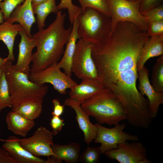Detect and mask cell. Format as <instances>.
Masks as SVG:
<instances>
[{
    "mask_svg": "<svg viewBox=\"0 0 163 163\" xmlns=\"http://www.w3.org/2000/svg\"><path fill=\"white\" fill-rule=\"evenodd\" d=\"M57 7L59 10L62 9L67 10L69 19L71 24L77 19L82 11L81 8L74 4L72 0H61Z\"/></svg>",
    "mask_w": 163,
    "mask_h": 163,
    "instance_id": "cell-28",
    "label": "cell"
},
{
    "mask_svg": "<svg viewBox=\"0 0 163 163\" xmlns=\"http://www.w3.org/2000/svg\"><path fill=\"white\" fill-rule=\"evenodd\" d=\"M52 131L44 126H40L30 137L19 139L20 145L33 155L38 157L54 155L51 145L54 144Z\"/></svg>",
    "mask_w": 163,
    "mask_h": 163,
    "instance_id": "cell-11",
    "label": "cell"
},
{
    "mask_svg": "<svg viewBox=\"0 0 163 163\" xmlns=\"http://www.w3.org/2000/svg\"><path fill=\"white\" fill-rule=\"evenodd\" d=\"M72 31L66 44V47L61 59L57 63L58 66L62 69L64 72L71 77L72 63V58L75 50L78 40L80 39L78 34V30L79 23L77 19L73 22L72 25Z\"/></svg>",
    "mask_w": 163,
    "mask_h": 163,
    "instance_id": "cell-19",
    "label": "cell"
},
{
    "mask_svg": "<svg viewBox=\"0 0 163 163\" xmlns=\"http://www.w3.org/2000/svg\"><path fill=\"white\" fill-rule=\"evenodd\" d=\"M3 69L2 68H0V78L1 75L2 74V73L3 72Z\"/></svg>",
    "mask_w": 163,
    "mask_h": 163,
    "instance_id": "cell-40",
    "label": "cell"
},
{
    "mask_svg": "<svg viewBox=\"0 0 163 163\" xmlns=\"http://www.w3.org/2000/svg\"><path fill=\"white\" fill-rule=\"evenodd\" d=\"M6 107H11L8 85L4 69L0 78V112Z\"/></svg>",
    "mask_w": 163,
    "mask_h": 163,
    "instance_id": "cell-26",
    "label": "cell"
},
{
    "mask_svg": "<svg viewBox=\"0 0 163 163\" xmlns=\"http://www.w3.org/2000/svg\"><path fill=\"white\" fill-rule=\"evenodd\" d=\"M82 80L80 84L70 89L69 93V97L81 105L105 87L97 80L87 78Z\"/></svg>",
    "mask_w": 163,
    "mask_h": 163,
    "instance_id": "cell-18",
    "label": "cell"
},
{
    "mask_svg": "<svg viewBox=\"0 0 163 163\" xmlns=\"http://www.w3.org/2000/svg\"><path fill=\"white\" fill-rule=\"evenodd\" d=\"M60 69L55 63L38 72H30L28 78L39 85L50 83L60 94H65L67 89H71L77 84Z\"/></svg>",
    "mask_w": 163,
    "mask_h": 163,
    "instance_id": "cell-9",
    "label": "cell"
},
{
    "mask_svg": "<svg viewBox=\"0 0 163 163\" xmlns=\"http://www.w3.org/2000/svg\"><path fill=\"white\" fill-rule=\"evenodd\" d=\"M141 14L148 24L152 22L163 20V6L162 4L148 10Z\"/></svg>",
    "mask_w": 163,
    "mask_h": 163,
    "instance_id": "cell-31",
    "label": "cell"
},
{
    "mask_svg": "<svg viewBox=\"0 0 163 163\" xmlns=\"http://www.w3.org/2000/svg\"><path fill=\"white\" fill-rule=\"evenodd\" d=\"M101 154L100 147H88L81 154L79 161L84 163H98Z\"/></svg>",
    "mask_w": 163,
    "mask_h": 163,
    "instance_id": "cell-29",
    "label": "cell"
},
{
    "mask_svg": "<svg viewBox=\"0 0 163 163\" xmlns=\"http://www.w3.org/2000/svg\"><path fill=\"white\" fill-rule=\"evenodd\" d=\"M4 19L3 15L0 10V24L4 22Z\"/></svg>",
    "mask_w": 163,
    "mask_h": 163,
    "instance_id": "cell-39",
    "label": "cell"
},
{
    "mask_svg": "<svg viewBox=\"0 0 163 163\" xmlns=\"http://www.w3.org/2000/svg\"><path fill=\"white\" fill-rule=\"evenodd\" d=\"M92 44L81 39L77 42L71 71L78 78H91L99 81L97 71L91 55Z\"/></svg>",
    "mask_w": 163,
    "mask_h": 163,
    "instance_id": "cell-7",
    "label": "cell"
},
{
    "mask_svg": "<svg viewBox=\"0 0 163 163\" xmlns=\"http://www.w3.org/2000/svg\"><path fill=\"white\" fill-rule=\"evenodd\" d=\"M32 6L34 14L37 15L36 21L39 30L45 26L46 19L49 14L52 13L56 14L59 11L55 0H47Z\"/></svg>",
    "mask_w": 163,
    "mask_h": 163,
    "instance_id": "cell-23",
    "label": "cell"
},
{
    "mask_svg": "<svg viewBox=\"0 0 163 163\" xmlns=\"http://www.w3.org/2000/svg\"><path fill=\"white\" fill-rule=\"evenodd\" d=\"M110 12V31L117 24L127 21L134 23L148 30V24L139 10L140 0H107Z\"/></svg>",
    "mask_w": 163,
    "mask_h": 163,
    "instance_id": "cell-6",
    "label": "cell"
},
{
    "mask_svg": "<svg viewBox=\"0 0 163 163\" xmlns=\"http://www.w3.org/2000/svg\"><path fill=\"white\" fill-rule=\"evenodd\" d=\"M163 53V34L150 37L140 51L137 64L138 73L149 59L161 55Z\"/></svg>",
    "mask_w": 163,
    "mask_h": 163,
    "instance_id": "cell-20",
    "label": "cell"
},
{
    "mask_svg": "<svg viewBox=\"0 0 163 163\" xmlns=\"http://www.w3.org/2000/svg\"><path fill=\"white\" fill-rule=\"evenodd\" d=\"M51 147L54 155L48 157L45 163H61L62 161L66 163L79 162L81 148L79 143L73 142L66 145L54 143Z\"/></svg>",
    "mask_w": 163,
    "mask_h": 163,
    "instance_id": "cell-14",
    "label": "cell"
},
{
    "mask_svg": "<svg viewBox=\"0 0 163 163\" xmlns=\"http://www.w3.org/2000/svg\"><path fill=\"white\" fill-rule=\"evenodd\" d=\"M3 0H0V3Z\"/></svg>",
    "mask_w": 163,
    "mask_h": 163,
    "instance_id": "cell-41",
    "label": "cell"
},
{
    "mask_svg": "<svg viewBox=\"0 0 163 163\" xmlns=\"http://www.w3.org/2000/svg\"><path fill=\"white\" fill-rule=\"evenodd\" d=\"M12 65V61L8 59L3 68L8 85L11 108L28 101L43 102L48 86L31 81L27 75L13 69Z\"/></svg>",
    "mask_w": 163,
    "mask_h": 163,
    "instance_id": "cell-4",
    "label": "cell"
},
{
    "mask_svg": "<svg viewBox=\"0 0 163 163\" xmlns=\"http://www.w3.org/2000/svg\"><path fill=\"white\" fill-rule=\"evenodd\" d=\"M18 137L10 136L2 145V148L8 152L17 163H45L46 160L33 155L20 145Z\"/></svg>",
    "mask_w": 163,
    "mask_h": 163,
    "instance_id": "cell-16",
    "label": "cell"
},
{
    "mask_svg": "<svg viewBox=\"0 0 163 163\" xmlns=\"http://www.w3.org/2000/svg\"><path fill=\"white\" fill-rule=\"evenodd\" d=\"M25 0H4L0 3V10L3 15L5 21L8 19L11 14L15 8Z\"/></svg>",
    "mask_w": 163,
    "mask_h": 163,
    "instance_id": "cell-30",
    "label": "cell"
},
{
    "mask_svg": "<svg viewBox=\"0 0 163 163\" xmlns=\"http://www.w3.org/2000/svg\"><path fill=\"white\" fill-rule=\"evenodd\" d=\"M78 19L80 39L92 45L104 40L110 31V17L94 9L86 8L81 11Z\"/></svg>",
    "mask_w": 163,
    "mask_h": 163,
    "instance_id": "cell-5",
    "label": "cell"
},
{
    "mask_svg": "<svg viewBox=\"0 0 163 163\" xmlns=\"http://www.w3.org/2000/svg\"><path fill=\"white\" fill-rule=\"evenodd\" d=\"M150 37L148 30L142 27L120 21L104 40L92 46L99 82L119 98L126 120L131 125L142 124L150 118L149 101L136 86L140 53Z\"/></svg>",
    "mask_w": 163,
    "mask_h": 163,
    "instance_id": "cell-1",
    "label": "cell"
},
{
    "mask_svg": "<svg viewBox=\"0 0 163 163\" xmlns=\"http://www.w3.org/2000/svg\"><path fill=\"white\" fill-rule=\"evenodd\" d=\"M152 84L155 90L163 92V55H161L153 67L152 74Z\"/></svg>",
    "mask_w": 163,
    "mask_h": 163,
    "instance_id": "cell-25",
    "label": "cell"
},
{
    "mask_svg": "<svg viewBox=\"0 0 163 163\" xmlns=\"http://www.w3.org/2000/svg\"><path fill=\"white\" fill-rule=\"evenodd\" d=\"M82 11L86 8H91L96 9L110 17L109 7L107 0H78Z\"/></svg>",
    "mask_w": 163,
    "mask_h": 163,
    "instance_id": "cell-27",
    "label": "cell"
},
{
    "mask_svg": "<svg viewBox=\"0 0 163 163\" xmlns=\"http://www.w3.org/2000/svg\"><path fill=\"white\" fill-rule=\"evenodd\" d=\"M138 73L139 83L137 88L142 95L147 97L150 116L152 119H154L156 116L160 105L163 104V93L156 91L150 84L149 71L145 66Z\"/></svg>",
    "mask_w": 163,
    "mask_h": 163,
    "instance_id": "cell-13",
    "label": "cell"
},
{
    "mask_svg": "<svg viewBox=\"0 0 163 163\" xmlns=\"http://www.w3.org/2000/svg\"><path fill=\"white\" fill-rule=\"evenodd\" d=\"M147 149L142 144L138 141H125L117 147L106 152L104 154L111 160L120 163H151L147 158Z\"/></svg>",
    "mask_w": 163,
    "mask_h": 163,
    "instance_id": "cell-10",
    "label": "cell"
},
{
    "mask_svg": "<svg viewBox=\"0 0 163 163\" xmlns=\"http://www.w3.org/2000/svg\"><path fill=\"white\" fill-rule=\"evenodd\" d=\"M64 120L60 117L53 116L50 120V125L54 136H56L62 129L64 125Z\"/></svg>",
    "mask_w": 163,
    "mask_h": 163,
    "instance_id": "cell-34",
    "label": "cell"
},
{
    "mask_svg": "<svg viewBox=\"0 0 163 163\" xmlns=\"http://www.w3.org/2000/svg\"><path fill=\"white\" fill-rule=\"evenodd\" d=\"M162 0H140L139 10L143 12L161 5Z\"/></svg>",
    "mask_w": 163,
    "mask_h": 163,
    "instance_id": "cell-33",
    "label": "cell"
},
{
    "mask_svg": "<svg viewBox=\"0 0 163 163\" xmlns=\"http://www.w3.org/2000/svg\"><path fill=\"white\" fill-rule=\"evenodd\" d=\"M22 28L19 24H11L5 21L0 24V41L6 45L8 52L7 57L12 61L14 60L13 49L15 37Z\"/></svg>",
    "mask_w": 163,
    "mask_h": 163,
    "instance_id": "cell-22",
    "label": "cell"
},
{
    "mask_svg": "<svg viewBox=\"0 0 163 163\" xmlns=\"http://www.w3.org/2000/svg\"><path fill=\"white\" fill-rule=\"evenodd\" d=\"M66 16L59 10L47 28L39 30L32 36L37 50L33 54L30 72L41 71L60 60L72 31V24L68 28L65 27Z\"/></svg>",
    "mask_w": 163,
    "mask_h": 163,
    "instance_id": "cell-2",
    "label": "cell"
},
{
    "mask_svg": "<svg viewBox=\"0 0 163 163\" xmlns=\"http://www.w3.org/2000/svg\"><path fill=\"white\" fill-rule=\"evenodd\" d=\"M8 59L7 57L3 58L0 57V68H3Z\"/></svg>",
    "mask_w": 163,
    "mask_h": 163,
    "instance_id": "cell-37",
    "label": "cell"
},
{
    "mask_svg": "<svg viewBox=\"0 0 163 163\" xmlns=\"http://www.w3.org/2000/svg\"><path fill=\"white\" fill-rule=\"evenodd\" d=\"M5 122L9 131L15 135L23 137H26L35 125L34 120L27 118L12 110L7 114Z\"/></svg>",
    "mask_w": 163,
    "mask_h": 163,
    "instance_id": "cell-21",
    "label": "cell"
},
{
    "mask_svg": "<svg viewBox=\"0 0 163 163\" xmlns=\"http://www.w3.org/2000/svg\"><path fill=\"white\" fill-rule=\"evenodd\" d=\"M71 107L75 111L76 119L79 129L84 135V141L89 145L95 138L97 129L95 125L90 122L89 116L82 109L81 104L70 97L66 99L64 104Z\"/></svg>",
    "mask_w": 163,
    "mask_h": 163,
    "instance_id": "cell-15",
    "label": "cell"
},
{
    "mask_svg": "<svg viewBox=\"0 0 163 163\" xmlns=\"http://www.w3.org/2000/svg\"><path fill=\"white\" fill-rule=\"evenodd\" d=\"M95 125L97 131L94 141L95 143L101 144L99 147L101 154L117 148L119 144L125 141H138L139 139L137 136L123 131L126 125V123L118 124L111 128L106 127L97 123Z\"/></svg>",
    "mask_w": 163,
    "mask_h": 163,
    "instance_id": "cell-8",
    "label": "cell"
},
{
    "mask_svg": "<svg viewBox=\"0 0 163 163\" xmlns=\"http://www.w3.org/2000/svg\"><path fill=\"white\" fill-rule=\"evenodd\" d=\"M47 0H31L32 6L45 2Z\"/></svg>",
    "mask_w": 163,
    "mask_h": 163,
    "instance_id": "cell-38",
    "label": "cell"
},
{
    "mask_svg": "<svg viewBox=\"0 0 163 163\" xmlns=\"http://www.w3.org/2000/svg\"><path fill=\"white\" fill-rule=\"evenodd\" d=\"M128 0L131 1H135V0Z\"/></svg>",
    "mask_w": 163,
    "mask_h": 163,
    "instance_id": "cell-42",
    "label": "cell"
},
{
    "mask_svg": "<svg viewBox=\"0 0 163 163\" xmlns=\"http://www.w3.org/2000/svg\"><path fill=\"white\" fill-rule=\"evenodd\" d=\"M42 103L33 101H26L12 108V110L27 118L34 120L38 117L41 113Z\"/></svg>",
    "mask_w": 163,
    "mask_h": 163,
    "instance_id": "cell-24",
    "label": "cell"
},
{
    "mask_svg": "<svg viewBox=\"0 0 163 163\" xmlns=\"http://www.w3.org/2000/svg\"><path fill=\"white\" fill-rule=\"evenodd\" d=\"M19 34L20 36L21 40L18 44L17 61L15 65H11V67L29 77L30 72L29 65L33 59L32 51L34 48L36 47V43L32 37L30 38L27 36L23 28L19 32Z\"/></svg>",
    "mask_w": 163,
    "mask_h": 163,
    "instance_id": "cell-12",
    "label": "cell"
},
{
    "mask_svg": "<svg viewBox=\"0 0 163 163\" xmlns=\"http://www.w3.org/2000/svg\"><path fill=\"white\" fill-rule=\"evenodd\" d=\"M0 163H17L9 153L0 147Z\"/></svg>",
    "mask_w": 163,
    "mask_h": 163,
    "instance_id": "cell-36",
    "label": "cell"
},
{
    "mask_svg": "<svg viewBox=\"0 0 163 163\" xmlns=\"http://www.w3.org/2000/svg\"><path fill=\"white\" fill-rule=\"evenodd\" d=\"M31 0H25L23 4L17 6L11 14L8 19L5 21L11 24L19 23L22 27L27 36L32 37L31 27L35 23Z\"/></svg>",
    "mask_w": 163,
    "mask_h": 163,
    "instance_id": "cell-17",
    "label": "cell"
},
{
    "mask_svg": "<svg viewBox=\"0 0 163 163\" xmlns=\"http://www.w3.org/2000/svg\"><path fill=\"white\" fill-rule=\"evenodd\" d=\"M148 31L150 37L163 34V20L149 24Z\"/></svg>",
    "mask_w": 163,
    "mask_h": 163,
    "instance_id": "cell-32",
    "label": "cell"
},
{
    "mask_svg": "<svg viewBox=\"0 0 163 163\" xmlns=\"http://www.w3.org/2000/svg\"><path fill=\"white\" fill-rule=\"evenodd\" d=\"M81 107L97 123L115 125L126 119L124 108L120 100L109 89L105 87L85 101Z\"/></svg>",
    "mask_w": 163,
    "mask_h": 163,
    "instance_id": "cell-3",
    "label": "cell"
},
{
    "mask_svg": "<svg viewBox=\"0 0 163 163\" xmlns=\"http://www.w3.org/2000/svg\"><path fill=\"white\" fill-rule=\"evenodd\" d=\"M52 102L53 105V109L51 112L52 115L60 117L63 112L65 105H61L59 100L57 98L54 99Z\"/></svg>",
    "mask_w": 163,
    "mask_h": 163,
    "instance_id": "cell-35",
    "label": "cell"
}]
</instances>
